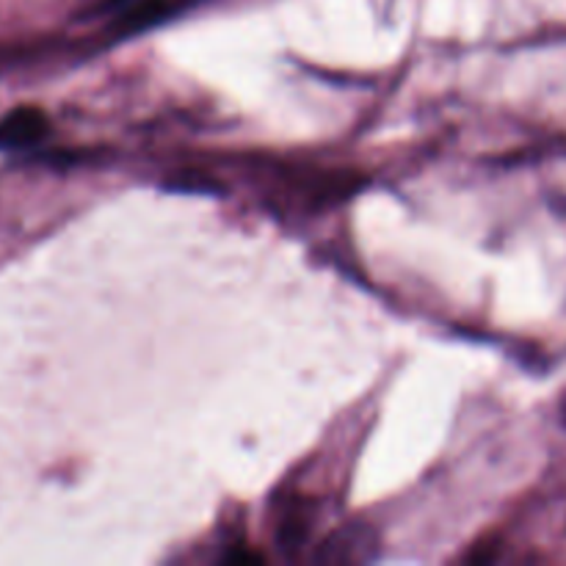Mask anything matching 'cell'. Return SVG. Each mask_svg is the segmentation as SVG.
I'll return each instance as SVG.
<instances>
[{
    "instance_id": "obj_2",
    "label": "cell",
    "mask_w": 566,
    "mask_h": 566,
    "mask_svg": "<svg viewBox=\"0 0 566 566\" xmlns=\"http://www.w3.org/2000/svg\"><path fill=\"white\" fill-rule=\"evenodd\" d=\"M227 564H260L263 558L258 556V553H247V551H235L230 553V556H224Z\"/></svg>"
},
{
    "instance_id": "obj_3",
    "label": "cell",
    "mask_w": 566,
    "mask_h": 566,
    "mask_svg": "<svg viewBox=\"0 0 566 566\" xmlns=\"http://www.w3.org/2000/svg\"><path fill=\"white\" fill-rule=\"evenodd\" d=\"M108 3H114V6H116V3H125V0H108Z\"/></svg>"
},
{
    "instance_id": "obj_1",
    "label": "cell",
    "mask_w": 566,
    "mask_h": 566,
    "mask_svg": "<svg viewBox=\"0 0 566 566\" xmlns=\"http://www.w3.org/2000/svg\"><path fill=\"white\" fill-rule=\"evenodd\" d=\"M48 114L33 105H20L0 119V149H28L48 138Z\"/></svg>"
}]
</instances>
